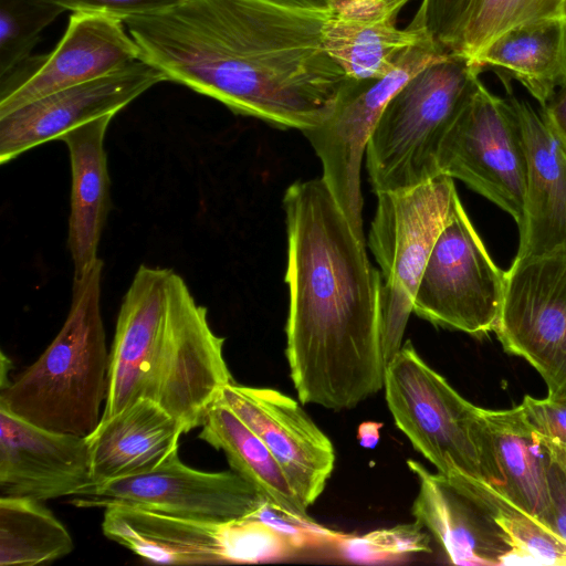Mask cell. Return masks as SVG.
<instances>
[{
	"label": "cell",
	"instance_id": "obj_22",
	"mask_svg": "<svg viewBox=\"0 0 566 566\" xmlns=\"http://www.w3.org/2000/svg\"><path fill=\"white\" fill-rule=\"evenodd\" d=\"M114 115H105L63 133L71 161L72 187L67 245L74 281L81 280L99 260L98 244L111 208L109 176L104 149Z\"/></svg>",
	"mask_w": 566,
	"mask_h": 566
},
{
	"label": "cell",
	"instance_id": "obj_40",
	"mask_svg": "<svg viewBox=\"0 0 566 566\" xmlns=\"http://www.w3.org/2000/svg\"><path fill=\"white\" fill-rule=\"evenodd\" d=\"M560 15L566 20V0L562 3Z\"/></svg>",
	"mask_w": 566,
	"mask_h": 566
},
{
	"label": "cell",
	"instance_id": "obj_18",
	"mask_svg": "<svg viewBox=\"0 0 566 566\" xmlns=\"http://www.w3.org/2000/svg\"><path fill=\"white\" fill-rule=\"evenodd\" d=\"M407 465L419 490L411 513L457 565H506L510 547L491 515L468 491L462 475L432 473L418 461Z\"/></svg>",
	"mask_w": 566,
	"mask_h": 566
},
{
	"label": "cell",
	"instance_id": "obj_30",
	"mask_svg": "<svg viewBox=\"0 0 566 566\" xmlns=\"http://www.w3.org/2000/svg\"><path fill=\"white\" fill-rule=\"evenodd\" d=\"M424 530L415 521L357 536L344 534L334 545L344 558L354 563L394 562L410 554L431 552L430 537Z\"/></svg>",
	"mask_w": 566,
	"mask_h": 566
},
{
	"label": "cell",
	"instance_id": "obj_27",
	"mask_svg": "<svg viewBox=\"0 0 566 566\" xmlns=\"http://www.w3.org/2000/svg\"><path fill=\"white\" fill-rule=\"evenodd\" d=\"M463 482L509 545L506 565H566V541L555 530L515 506L496 486L465 476Z\"/></svg>",
	"mask_w": 566,
	"mask_h": 566
},
{
	"label": "cell",
	"instance_id": "obj_25",
	"mask_svg": "<svg viewBox=\"0 0 566 566\" xmlns=\"http://www.w3.org/2000/svg\"><path fill=\"white\" fill-rule=\"evenodd\" d=\"M200 427L198 438L221 450L231 470L268 501L286 512L308 516L264 442L220 399L207 410Z\"/></svg>",
	"mask_w": 566,
	"mask_h": 566
},
{
	"label": "cell",
	"instance_id": "obj_19",
	"mask_svg": "<svg viewBox=\"0 0 566 566\" xmlns=\"http://www.w3.org/2000/svg\"><path fill=\"white\" fill-rule=\"evenodd\" d=\"M522 129L527 181L516 259L566 249V150L526 101L511 96Z\"/></svg>",
	"mask_w": 566,
	"mask_h": 566
},
{
	"label": "cell",
	"instance_id": "obj_33",
	"mask_svg": "<svg viewBox=\"0 0 566 566\" xmlns=\"http://www.w3.org/2000/svg\"><path fill=\"white\" fill-rule=\"evenodd\" d=\"M71 11L97 12L120 20L160 13L190 0H53Z\"/></svg>",
	"mask_w": 566,
	"mask_h": 566
},
{
	"label": "cell",
	"instance_id": "obj_1",
	"mask_svg": "<svg viewBox=\"0 0 566 566\" xmlns=\"http://www.w3.org/2000/svg\"><path fill=\"white\" fill-rule=\"evenodd\" d=\"M328 11L190 0L124 20L142 60L232 112L301 132L329 114L346 75L324 44Z\"/></svg>",
	"mask_w": 566,
	"mask_h": 566
},
{
	"label": "cell",
	"instance_id": "obj_31",
	"mask_svg": "<svg viewBox=\"0 0 566 566\" xmlns=\"http://www.w3.org/2000/svg\"><path fill=\"white\" fill-rule=\"evenodd\" d=\"M474 0H422L410 27L426 33L442 53H451Z\"/></svg>",
	"mask_w": 566,
	"mask_h": 566
},
{
	"label": "cell",
	"instance_id": "obj_37",
	"mask_svg": "<svg viewBox=\"0 0 566 566\" xmlns=\"http://www.w3.org/2000/svg\"><path fill=\"white\" fill-rule=\"evenodd\" d=\"M379 423L364 422L358 428L359 443L365 448H374L379 440Z\"/></svg>",
	"mask_w": 566,
	"mask_h": 566
},
{
	"label": "cell",
	"instance_id": "obj_8",
	"mask_svg": "<svg viewBox=\"0 0 566 566\" xmlns=\"http://www.w3.org/2000/svg\"><path fill=\"white\" fill-rule=\"evenodd\" d=\"M102 530L107 538L157 564H254L300 551L286 535L252 514L216 522L112 505L105 507Z\"/></svg>",
	"mask_w": 566,
	"mask_h": 566
},
{
	"label": "cell",
	"instance_id": "obj_29",
	"mask_svg": "<svg viewBox=\"0 0 566 566\" xmlns=\"http://www.w3.org/2000/svg\"><path fill=\"white\" fill-rule=\"evenodd\" d=\"M64 11L53 0H0V78L30 57L41 32Z\"/></svg>",
	"mask_w": 566,
	"mask_h": 566
},
{
	"label": "cell",
	"instance_id": "obj_16",
	"mask_svg": "<svg viewBox=\"0 0 566 566\" xmlns=\"http://www.w3.org/2000/svg\"><path fill=\"white\" fill-rule=\"evenodd\" d=\"M91 484L87 437L34 426L0 407L2 495L48 501Z\"/></svg>",
	"mask_w": 566,
	"mask_h": 566
},
{
	"label": "cell",
	"instance_id": "obj_7",
	"mask_svg": "<svg viewBox=\"0 0 566 566\" xmlns=\"http://www.w3.org/2000/svg\"><path fill=\"white\" fill-rule=\"evenodd\" d=\"M377 198L366 243L381 270V336L388 364L402 345L428 258L459 196L453 178L439 175Z\"/></svg>",
	"mask_w": 566,
	"mask_h": 566
},
{
	"label": "cell",
	"instance_id": "obj_6",
	"mask_svg": "<svg viewBox=\"0 0 566 566\" xmlns=\"http://www.w3.org/2000/svg\"><path fill=\"white\" fill-rule=\"evenodd\" d=\"M384 388L396 426L438 472L502 484L482 408L433 370L410 340L387 364Z\"/></svg>",
	"mask_w": 566,
	"mask_h": 566
},
{
	"label": "cell",
	"instance_id": "obj_36",
	"mask_svg": "<svg viewBox=\"0 0 566 566\" xmlns=\"http://www.w3.org/2000/svg\"><path fill=\"white\" fill-rule=\"evenodd\" d=\"M264 2L296 10L328 11L335 0H262Z\"/></svg>",
	"mask_w": 566,
	"mask_h": 566
},
{
	"label": "cell",
	"instance_id": "obj_2",
	"mask_svg": "<svg viewBox=\"0 0 566 566\" xmlns=\"http://www.w3.org/2000/svg\"><path fill=\"white\" fill-rule=\"evenodd\" d=\"M286 357L302 403L340 410L384 388L381 276L322 178L284 193Z\"/></svg>",
	"mask_w": 566,
	"mask_h": 566
},
{
	"label": "cell",
	"instance_id": "obj_4",
	"mask_svg": "<svg viewBox=\"0 0 566 566\" xmlns=\"http://www.w3.org/2000/svg\"><path fill=\"white\" fill-rule=\"evenodd\" d=\"M103 261L73 280L66 319L40 357L0 390V407L50 431L88 437L102 419L109 353L101 313Z\"/></svg>",
	"mask_w": 566,
	"mask_h": 566
},
{
	"label": "cell",
	"instance_id": "obj_15",
	"mask_svg": "<svg viewBox=\"0 0 566 566\" xmlns=\"http://www.w3.org/2000/svg\"><path fill=\"white\" fill-rule=\"evenodd\" d=\"M219 399L264 442L300 501L313 504L333 472L335 453L298 402L272 388L233 382Z\"/></svg>",
	"mask_w": 566,
	"mask_h": 566
},
{
	"label": "cell",
	"instance_id": "obj_5",
	"mask_svg": "<svg viewBox=\"0 0 566 566\" xmlns=\"http://www.w3.org/2000/svg\"><path fill=\"white\" fill-rule=\"evenodd\" d=\"M483 69L444 54L412 75L389 99L366 148L374 192L412 188L437 176L441 143L479 85Z\"/></svg>",
	"mask_w": 566,
	"mask_h": 566
},
{
	"label": "cell",
	"instance_id": "obj_17",
	"mask_svg": "<svg viewBox=\"0 0 566 566\" xmlns=\"http://www.w3.org/2000/svg\"><path fill=\"white\" fill-rule=\"evenodd\" d=\"M142 60L124 21L97 12L76 11L55 50L22 84L0 95V116L66 87L90 82Z\"/></svg>",
	"mask_w": 566,
	"mask_h": 566
},
{
	"label": "cell",
	"instance_id": "obj_11",
	"mask_svg": "<svg viewBox=\"0 0 566 566\" xmlns=\"http://www.w3.org/2000/svg\"><path fill=\"white\" fill-rule=\"evenodd\" d=\"M438 170L485 197L518 226L524 210L527 158L510 101L492 94L481 83L441 143Z\"/></svg>",
	"mask_w": 566,
	"mask_h": 566
},
{
	"label": "cell",
	"instance_id": "obj_35",
	"mask_svg": "<svg viewBox=\"0 0 566 566\" xmlns=\"http://www.w3.org/2000/svg\"><path fill=\"white\" fill-rule=\"evenodd\" d=\"M541 116L566 150V82L554 96L542 106Z\"/></svg>",
	"mask_w": 566,
	"mask_h": 566
},
{
	"label": "cell",
	"instance_id": "obj_12",
	"mask_svg": "<svg viewBox=\"0 0 566 566\" xmlns=\"http://www.w3.org/2000/svg\"><path fill=\"white\" fill-rule=\"evenodd\" d=\"M494 333L541 375L549 395L566 396V249L513 260Z\"/></svg>",
	"mask_w": 566,
	"mask_h": 566
},
{
	"label": "cell",
	"instance_id": "obj_10",
	"mask_svg": "<svg viewBox=\"0 0 566 566\" xmlns=\"http://www.w3.org/2000/svg\"><path fill=\"white\" fill-rule=\"evenodd\" d=\"M442 55L426 39L384 76L358 80L346 76L328 116L318 126L302 132L322 163V179L363 241L366 239L360 167L369 139L392 95L424 65Z\"/></svg>",
	"mask_w": 566,
	"mask_h": 566
},
{
	"label": "cell",
	"instance_id": "obj_14",
	"mask_svg": "<svg viewBox=\"0 0 566 566\" xmlns=\"http://www.w3.org/2000/svg\"><path fill=\"white\" fill-rule=\"evenodd\" d=\"M167 81L150 63L138 60L103 77L66 87L0 116V163L80 125L116 115L151 86Z\"/></svg>",
	"mask_w": 566,
	"mask_h": 566
},
{
	"label": "cell",
	"instance_id": "obj_21",
	"mask_svg": "<svg viewBox=\"0 0 566 566\" xmlns=\"http://www.w3.org/2000/svg\"><path fill=\"white\" fill-rule=\"evenodd\" d=\"M184 433L182 424L149 399L136 400L118 413L101 419L87 437L91 484L157 469L178 454Z\"/></svg>",
	"mask_w": 566,
	"mask_h": 566
},
{
	"label": "cell",
	"instance_id": "obj_24",
	"mask_svg": "<svg viewBox=\"0 0 566 566\" xmlns=\"http://www.w3.org/2000/svg\"><path fill=\"white\" fill-rule=\"evenodd\" d=\"M482 415L502 478L497 489L515 506L549 525L552 459L524 408H482Z\"/></svg>",
	"mask_w": 566,
	"mask_h": 566
},
{
	"label": "cell",
	"instance_id": "obj_32",
	"mask_svg": "<svg viewBox=\"0 0 566 566\" xmlns=\"http://www.w3.org/2000/svg\"><path fill=\"white\" fill-rule=\"evenodd\" d=\"M521 405L544 443L566 449V396L526 395Z\"/></svg>",
	"mask_w": 566,
	"mask_h": 566
},
{
	"label": "cell",
	"instance_id": "obj_13",
	"mask_svg": "<svg viewBox=\"0 0 566 566\" xmlns=\"http://www.w3.org/2000/svg\"><path fill=\"white\" fill-rule=\"evenodd\" d=\"M266 499L234 471L205 472L179 454L157 469L91 484L73 495L76 507L127 505L170 516L224 522L253 513Z\"/></svg>",
	"mask_w": 566,
	"mask_h": 566
},
{
	"label": "cell",
	"instance_id": "obj_41",
	"mask_svg": "<svg viewBox=\"0 0 566 566\" xmlns=\"http://www.w3.org/2000/svg\"><path fill=\"white\" fill-rule=\"evenodd\" d=\"M335 1H342V0H335Z\"/></svg>",
	"mask_w": 566,
	"mask_h": 566
},
{
	"label": "cell",
	"instance_id": "obj_23",
	"mask_svg": "<svg viewBox=\"0 0 566 566\" xmlns=\"http://www.w3.org/2000/svg\"><path fill=\"white\" fill-rule=\"evenodd\" d=\"M474 62L496 73L509 92L510 81H517L544 106L566 82V20L554 15L515 25Z\"/></svg>",
	"mask_w": 566,
	"mask_h": 566
},
{
	"label": "cell",
	"instance_id": "obj_34",
	"mask_svg": "<svg viewBox=\"0 0 566 566\" xmlns=\"http://www.w3.org/2000/svg\"><path fill=\"white\" fill-rule=\"evenodd\" d=\"M552 517L549 525L566 541V475L552 461L549 469Z\"/></svg>",
	"mask_w": 566,
	"mask_h": 566
},
{
	"label": "cell",
	"instance_id": "obj_20",
	"mask_svg": "<svg viewBox=\"0 0 566 566\" xmlns=\"http://www.w3.org/2000/svg\"><path fill=\"white\" fill-rule=\"evenodd\" d=\"M409 1H335L325 20L324 44L347 77L384 76L413 45L428 39L410 25L397 28L398 13Z\"/></svg>",
	"mask_w": 566,
	"mask_h": 566
},
{
	"label": "cell",
	"instance_id": "obj_28",
	"mask_svg": "<svg viewBox=\"0 0 566 566\" xmlns=\"http://www.w3.org/2000/svg\"><path fill=\"white\" fill-rule=\"evenodd\" d=\"M546 17L547 0H474L451 53L474 62L505 31Z\"/></svg>",
	"mask_w": 566,
	"mask_h": 566
},
{
	"label": "cell",
	"instance_id": "obj_9",
	"mask_svg": "<svg viewBox=\"0 0 566 566\" xmlns=\"http://www.w3.org/2000/svg\"><path fill=\"white\" fill-rule=\"evenodd\" d=\"M504 292L505 272L490 256L459 198L428 258L412 312L481 337L494 332Z\"/></svg>",
	"mask_w": 566,
	"mask_h": 566
},
{
	"label": "cell",
	"instance_id": "obj_39",
	"mask_svg": "<svg viewBox=\"0 0 566 566\" xmlns=\"http://www.w3.org/2000/svg\"><path fill=\"white\" fill-rule=\"evenodd\" d=\"M564 0H547V10L549 17L560 15V8Z\"/></svg>",
	"mask_w": 566,
	"mask_h": 566
},
{
	"label": "cell",
	"instance_id": "obj_38",
	"mask_svg": "<svg viewBox=\"0 0 566 566\" xmlns=\"http://www.w3.org/2000/svg\"><path fill=\"white\" fill-rule=\"evenodd\" d=\"M544 446L546 447L552 461L555 462L566 475V449L546 443H544Z\"/></svg>",
	"mask_w": 566,
	"mask_h": 566
},
{
	"label": "cell",
	"instance_id": "obj_26",
	"mask_svg": "<svg viewBox=\"0 0 566 566\" xmlns=\"http://www.w3.org/2000/svg\"><path fill=\"white\" fill-rule=\"evenodd\" d=\"M73 539L64 524L31 497H0V565L35 566L69 555Z\"/></svg>",
	"mask_w": 566,
	"mask_h": 566
},
{
	"label": "cell",
	"instance_id": "obj_3",
	"mask_svg": "<svg viewBox=\"0 0 566 566\" xmlns=\"http://www.w3.org/2000/svg\"><path fill=\"white\" fill-rule=\"evenodd\" d=\"M223 344L179 274L140 265L118 312L102 419L149 399L186 433L200 427L232 382Z\"/></svg>",
	"mask_w": 566,
	"mask_h": 566
}]
</instances>
